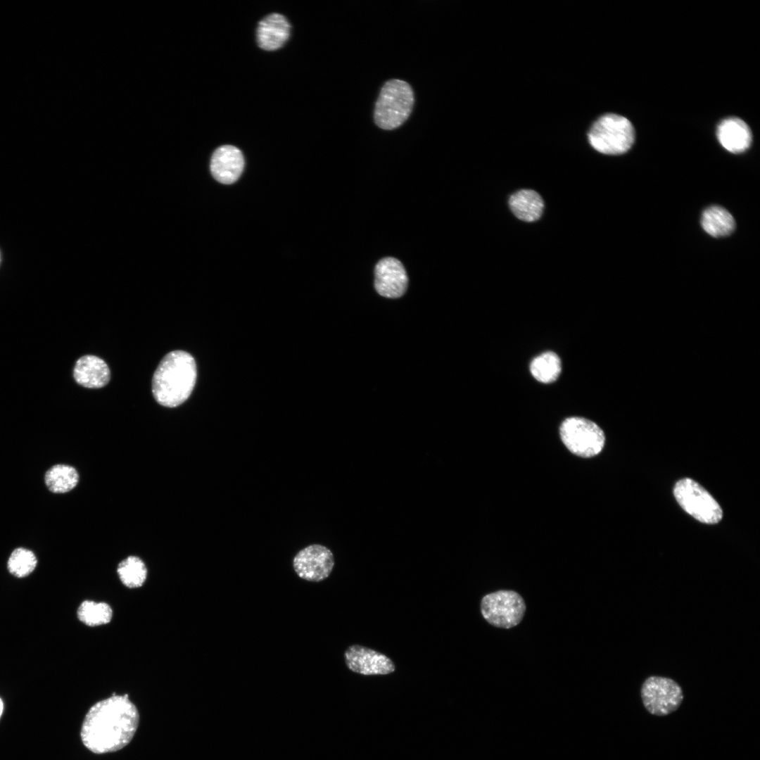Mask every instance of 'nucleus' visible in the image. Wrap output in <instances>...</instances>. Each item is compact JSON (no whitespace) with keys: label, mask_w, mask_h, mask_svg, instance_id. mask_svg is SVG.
I'll list each match as a JSON object with an SVG mask.
<instances>
[{"label":"nucleus","mask_w":760,"mask_h":760,"mask_svg":"<svg viewBox=\"0 0 760 760\" xmlns=\"http://www.w3.org/2000/svg\"><path fill=\"white\" fill-rule=\"evenodd\" d=\"M244 158L242 152L232 145L218 147L210 160V171L214 178L222 184L236 182L243 172Z\"/></svg>","instance_id":"nucleus-12"},{"label":"nucleus","mask_w":760,"mask_h":760,"mask_svg":"<svg viewBox=\"0 0 760 760\" xmlns=\"http://www.w3.org/2000/svg\"><path fill=\"white\" fill-rule=\"evenodd\" d=\"M509 205L514 215L523 221L538 220L543 210L544 203L535 191L521 189L514 193L509 199Z\"/></svg>","instance_id":"nucleus-16"},{"label":"nucleus","mask_w":760,"mask_h":760,"mask_svg":"<svg viewBox=\"0 0 760 760\" xmlns=\"http://www.w3.org/2000/svg\"><path fill=\"white\" fill-rule=\"evenodd\" d=\"M74 378L77 384L84 387L99 388L108 383L110 378V369L101 358L86 355L76 362Z\"/></svg>","instance_id":"nucleus-14"},{"label":"nucleus","mask_w":760,"mask_h":760,"mask_svg":"<svg viewBox=\"0 0 760 760\" xmlns=\"http://www.w3.org/2000/svg\"><path fill=\"white\" fill-rule=\"evenodd\" d=\"M562 369L559 356L552 351L543 353L536 357L531 362L530 371L533 376L542 383H551L559 376Z\"/></svg>","instance_id":"nucleus-21"},{"label":"nucleus","mask_w":760,"mask_h":760,"mask_svg":"<svg viewBox=\"0 0 760 760\" xmlns=\"http://www.w3.org/2000/svg\"><path fill=\"white\" fill-rule=\"evenodd\" d=\"M79 476L77 470L67 464H56L45 474L44 481L48 489L53 493H65L72 490L77 484Z\"/></svg>","instance_id":"nucleus-18"},{"label":"nucleus","mask_w":760,"mask_h":760,"mask_svg":"<svg viewBox=\"0 0 760 760\" xmlns=\"http://www.w3.org/2000/svg\"><path fill=\"white\" fill-rule=\"evenodd\" d=\"M701 224L704 230L714 237L730 234L735 226L732 215L720 206H711L702 213Z\"/></svg>","instance_id":"nucleus-17"},{"label":"nucleus","mask_w":760,"mask_h":760,"mask_svg":"<svg viewBox=\"0 0 760 760\" xmlns=\"http://www.w3.org/2000/svg\"><path fill=\"white\" fill-rule=\"evenodd\" d=\"M344 657L350 671L365 676L386 675L395 669L393 662L387 656L359 645L348 647Z\"/></svg>","instance_id":"nucleus-10"},{"label":"nucleus","mask_w":760,"mask_h":760,"mask_svg":"<svg viewBox=\"0 0 760 760\" xmlns=\"http://www.w3.org/2000/svg\"><path fill=\"white\" fill-rule=\"evenodd\" d=\"M526 611L522 597L515 591L498 590L485 595L481 602L483 618L492 626L510 628L518 625Z\"/></svg>","instance_id":"nucleus-7"},{"label":"nucleus","mask_w":760,"mask_h":760,"mask_svg":"<svg viewBox=\"0 0 760 760\" xmlns=\"http://www.w3.org/2000/svg\"><path fill=\"white\" fill-rule=\"evenodd\" d=\"M37 559L31 550L18 547L11 554L7 563L9 572L18 578L28 576L35 569Z\"/></svg>","instance_id":"nucleus-22"},{"label":"nucleus","mask_w":760,"mask_h":760,"mask_svg":"<svg viewBox=\"0 0 760 760\" xmlns=\"http://www.w3.org/2000/svg\"><path fill=\"white\" fill-rule=\"evenodd\" d=\"M717 138L728 151L738 153L746 151L752 142V133L748 125L738 118H728L721 122L717 127Z\"/></svg>","instance_id":"nucleus-15"},{"label":"nucleus","mask_w":760,"mask_h":760,"mask_svg":"<svg viewBox=\"0 0 760 760\" xmlns=\"http://www.w3.org/2000/svg\"><path fill=\"white\" fill-rule=\"evenodd\" d=\"M590 145L607 155H620L628 151L635 140L631 122L625 117L609 113L601 116L588 134Z\"/></svg>","instance_id":"nucleus-4"},{"label":"nucleus","mask_w":760,"mask_h":760,"mask_svg":"<svg viewBox=\"0 0 760 760\" xmlns=\"http://www.w3.org/2000/svg\"><path fill=\"white\" fill-rule=\"evenodd\" d=\"M406 271L398 259L388 257L380 260L374 269V287L381 296L397 298L407 287Z\"/></svg>","instance_id":"nucleus-11"},{"label":"nucleus","mask_w":760,"mask_h":760,"mask_svg":"<svg viewBox=\"0 0 760 760\" xmlns=\"http://www.w3.org/2000/svg\"><path fill=\"white\" fill-rule=\"evenodd\" d=\"M77 615L84 625L96 627L109 623L113 619V610L106 602L86 600L78 607Z\"/></svg>","instance_id":"nucleus-19"},{"label":"nucleus","mask_w":760,"mask_h":760,"mask_svg":"<svg viewBox=\"0 0 760 760\" xmlns=\"http://www.w3.org/2000/svg\"><path fill=\"white\" fill-rule=\"evenodd\" d=\"M121 583L127 588L141 587L146 581L148 570L143 560L137 556H129L122 560L117 568Z\"/></svg>","instance_id":"nucleus-20"},{"label":"nucleus","mask_w":760,"mask_h":760,"mask_svg":"<svg viewBox=\"0 0 760 760\" xmlns=\"http://www.w3.org/2000/svg\"><path fill=\"white\" fill-rule=\"evenodd\" d=\"M139 723V711L128 695L113 694L89 708L82 724L81 740L94 754L114 752L131 742Z\"/></svg>","instance_id":"nucleus-1"},{"label":"nucleus","mask_w":760,"mask_h":760,"mask_svg":"<svg viewBox=\"0 0 760 760\" xmlns=\"http://www.w3.org/2000/svg\"><path fill=\"white\" fill-rule=\"evenodd\" d=\"M291 25L283 15L272 13L258 23L256 39L258 46L265 51H274L281 48L290 35Z\"/></svg>","instance_id":"nucleus-13"},{"label":"nucleus","mask_w":760,"mask_h":760,"mask_svg":"<svg viewBox=\"0 0 760 760\" xmlns=\"http://www.w3.org/2000/svg\"><path fill=\"white\" fill-rule=\"evenodd\" d=\"M3 709H4V704H3V702H2L1 699L0 698V717H1V714L3 712Z\"/></svg>","instance_id":"nucleus-23"},{"label":"nucleus","mask_w":760,"mask_h":760,"mask_svg":"<svg viewBox=\"0 0 760 760\" xmlns=\"http://www.w3.org/2000/svg\"><path fill=\"white\" fill-rule=\"evenodd\" d=\"M559 433L569 450L583 457L598 455L605 442L601 428L595 422L583 417L566 418L560 426Z\"/></svg>","instance_id":"nucleus-5"},{"label":"nucleus","mask_w":760,"mask_h":760,"mask_svg":"<svg viewBox=\"0 0 760 760\" xmlns=\"http://www.w3.org/2000/svg\"><path fill=\"white\" fill-rule=\"evenodd\" d=\"M194 358L184 350H173L160 361L152 379V392L161 405L175 407L191 395L196 381Z\"/></svg>","instance_id":"nucleus-2"},{"label":"nucleus","mask_w":760,"mask_h":760,"mask_svg":"<svg viewBox=\"0 0 760 760\" xmlns=\"http://www.w3.org/2000/svg\"><path fill=\"white\" fill-rule=\"evenodd\" d=\"M414 105V94L410 84L400 80L386 82L376 102L374 119L383 129L400 127L410 116Z\"/></svg>","instance_id":"nucleus-3"},{"label":"nucleus","mask_w":760,"mask_h":760,"mask_svg":"<svg viewBox=\"0 0 760 760\" xmlns=\"http://www.w3.org/2000/svg\"><path fill=\"white\" fill-rule=\"evenodd\" d=\"M640 695L646 710L654 716H663L676 711L683 699L681 687L674 680L651 676L641 686Z\"/></svg>","instance_id":"nucleus-8"},{"label":"nucleus","mask_w":760,"mask_h":760,"mask_svg":"<svg viewBox=\"0 0 760 760\" xmlns=\"http://www.w3.org/2000/svg\"><path fill=\"white\" fill-rule=\"evenodd\" d=\"M334 559L331 551L324 545L314 544L300 550L293 557V567L302 579L319 582L332 571Z\"/></svg>","instance_id":"nucleus-9"},{"label":"nucleus","mask_w":760,"mask_h":760,"mask_svg":"<svg viewBox=\"0 0 760 760\" xmlns=\"http://www.w3.org/2000/svg\"><path fill=\"white\" fill-rule=\"evenodd\" d=\"M673 494L680 506L700 522L716 524L721 520L723 512L718 503L694 480L689 478L679 480L674 486Z\"/></svg>","instance_id":"nucleus-6"}]
</instances>
